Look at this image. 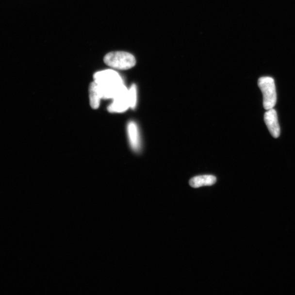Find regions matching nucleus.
Returning <instances> with one entry per match:
<instances>
[{"label":"nucleus","mask_w":295,"mask_h":295,"mask_svg":"<svg viewBox=\"0 0 295 295\" xmlns=\"http://www.w3.org/2000/svg\"><path fill=\"white\" fill-rule=\"evenodd\" d=\"M94 80L100 91L103 99H114L127 88L122 77L113 69H106L95 74Z\"/></svg>","instance_id":"obj_1"},{"label":"nucleus","mask_w":295,"mask_h":295,"mask_svg":"<svg viewBox=\"0 0 295 295\" xmlns=\"http://www.w3.org/2000/svg\"><path fill=\"white\" fill-rule=\"evenodd\" d=\"M104 62L111 68L127 70L135 66L136 61L134 56L128 52L114 51L105 55Z\"/></svg>","instance_id":"obj_2"},{"label":"nucleus","mask_w":295,"mask_h":295,"mask_svg":"<svg viewBox=\"0 0 295 295\" xmlns=\"http://www.w3.org/2000/svg\"><path fill=\"white\" fill-rule=\"evenodd\" d=\"M258 85L263 94L264 109L268 110L275 107L277 102V93L275 81L270 77H262L258 81Z\"/></svg>","instance_id":"obj_3"},{"label":"nucleus","mask_w":295,"mask_h":295,"mask_svg":"<svg viewBox=\"0 0 295 295\" xmlns=\"http://www.w3.org/2000/svg\"><path fill=\"white\" fill-rule=\"evenodd\" d=\"M130 108L129 89L127 88L113 99L108 110L111 113H123Z\"/></svg>","instance_id":"obj_4"},{"label":"nucleus","mask_w":295,"mask_h":295,"mask_svg":"<svg viewBox=\"0 0 295 295\" xmlns=\"http://www.w3.org/2000/svg\"><path fill=\"white\" fill-rule=\"evenodd\" d=\"M264 120L272 136L276 138L279 137L280 135V129L278 121L277 112L273 108L267 110L264 114Z\"/></svg>","instance_id":"obj_5"},{"label":"nucleus","mask_w":295,"mask_h":295,"mask_svg":"<svg viewBox=\"0 0 295 295\" xmlns=\"http://www.w3.org/2000/svg\"><path fill=\"white\" fill-rule=\"evenodd\" d=\"M128 134L130 146L134 151H139L141 147L140 132L137 124L131 121L128 125Z\"/></svg>","instance_id":"obj_6"},{"label":"nucleus","mask_w":295,"mask_h":295,"mask_svg":"<svg viewBox=\"0 0 295 295\" xmlns=\"http://www.w3.org/2000/svg\"><path fill=\"white\" fill-rule=\"evenodd\" d=\"M216 181V177L212 175H202L193 177L189 181L192 187L198 188L203 186L214 185Z\"/></svg>","instance_id":"obj_7"},{"label":"nucleus","mask_w":295,"mask_h":295,"mask_svg":"<svg viewBox=\"0 0 295 295\" xmlns=\"http://www.w3.org/2000/svg\"><path fill=\"white\" fill-rule=\"evenodd\" d=\"M89 98L91 107L94 110L98 109L102 98L98 86L94 81L90 85Z\"/></svg>","instance_id":"obj_8"},{"label":"nucleus","mask_w":295,"mask_h":295,"mask_svg":"<svg viewBox=\"0 0 295 295\" xmlns=\"http://www.w3.org/2000/svg\"><path fill=\"white\" fill-rule=\"evenodd\" d=\"M129 99L130 107L134 110L136 107L137 102V90L135 84H132L129 89Z\"/></svg>","instance_id":"obj_9"}]
</instances>
